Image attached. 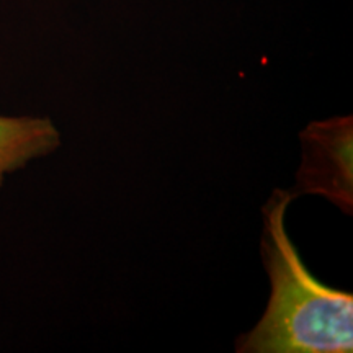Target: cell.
I'll use <instances>...</instances> for the list:
<instances>
[{
    "label": "cell",
    "instance_id": "obj_1",
    "mask_svg": "<svg viewBox=\"0 0 353 353\" xmlns=\"http://www.w3.org/2000/svg\"><path fill=\"white\" fill-rule=\"evenodd\" d=\"M290 195L275 193L265 216V260L272 280L267 312L241 339L239 352L350 353L353 296L332 290L309 273L285 231Z\"/></svg>",
    "mask_w": 353,
    "mask_h": 353
},
{
    "label": "cell",
    "instance_id": "obj_2",
    "mask_svg": "<svg viewBox=\"0 0 353 353\" xmlns=\"http://www.w3.org/2000/svg\"><path fill=\"white\" fill-rule=\"evenodd\" d=\"M59 145V132L43 118L0 117V185L3 175Z\"/></svg>",
    "mask_w": 353,
    "mask_h": 353
}]
</instances>
